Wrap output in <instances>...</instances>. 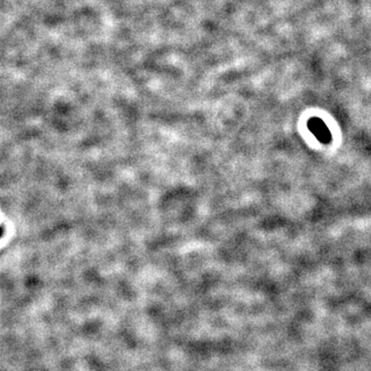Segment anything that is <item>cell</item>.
<instances>
[{
    "label": "cell",
    "mask_w": 371,
    "mask_h": 371,
    "mask_svg": "<svg viewBox=\"0 0 371 371\" xmlns=\"http://www.w3.org/2000/svg\"><path fill=\"white\" fill-rule=\"evenodd\" d=\"M307 127L314 135L323 144H329L332 141V135L328 127L321 119L312 118L307 122Z\"/></svg>",
    "instance_id": "cell-1"
}]
</instances>
